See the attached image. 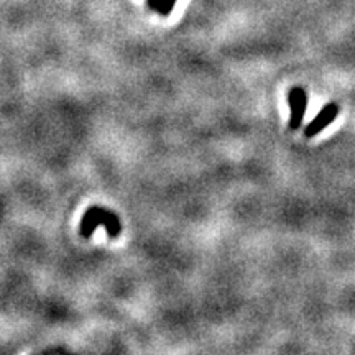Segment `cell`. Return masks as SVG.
Listing matches in <instances>:
<instances>
[{
  "label": "cell",
  "instance_id": "obj_4",
  "mask_svg": "<svg viewBox=\"0 0 355 355\" xmlns=\"http://www.w3.org/2000/svg\"><path fill=\"white\" fill-rule=\"evenodd\" d=\"M178 0H159V6H158V13L163 17H168L175 8Z\"/></svg>",
  "mask_w": 355,
  "mask_h": 355
},
{
  "label": "cell",
  "instance_id": "obj_2",
  "mask_svg": "<svg viewBox=\"0 0 355 355\" xmlns=\"http://www.w3.org/2000/svg\"><path fill=\"white\" fill-rule=\"evenodd\" d=\"M290 104V130H300L303 125L306 110H308V94L303 87H291L288 92Z\"/></svg>",
  "mask_w": 355,
  "mask_h": 355
},
{
  "label": "cell",
  "instance_id": "obj_3",
  "mask_svg": "<svg viewBox=\"0 0 355 355\" xmlns=\"http://www.w3.org/2000/svg\"><path fill=\"white\" fill-rule=\"evenodd\" d=\"M337 115H339V105H337L336 102H329V104H326L321 112L313 119V122L308 123V127L304 128V135L308 137V139L316 137L318 133H321L324 128L329 127L331 123L336 121Z\"/></svg>",
  "mask_w": 355,
  "mask_h": 355
},
{
  "label": "cell",
  "instance_id": "obj_1",
  "mask_svg": "<svg viewBox=\"0 0 355 355\" xmlns=\"http://www.w3.org/2000/svg\"><path fill=\"white\" fill-rule=\"evenodd\" d=\"M99 225L105 227L109 237L112 239L119 237L122 232V222L119 219V216L114 214L110 209H105V207L101 206H92L84 212L81 225H79V232H81L83 237H91Z\"/></svg>",
  "mask_w": 355,
  "mask_h": 355
},
{
  "label": "cell",
  "instance_id": "obj_5",
  "mask_svg": "<svg viewBox=\"0 0 355 355\" xmlns=\"http://www.w3.org/2000/svg\"><path fill=\"white\" fill-rule=\"evenodd\" d=\"M146 3H148V7L152 8V10L157 12L158 10V6H159V0H146Z\"/></svg>",
  "mask_w": 355,
  "mask_h": 355
}]
</instances>
